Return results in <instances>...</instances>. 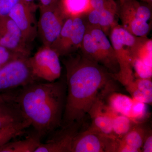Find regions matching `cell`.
<instances>
[{"instance_id":"obj_1","label":"cell","mask_w":152,"mask_h":152,"mask_svg":"<svg viewBox=\"0 0 152 152\" xmlns=\"http://www.w3.org/2000/svg\"><path fill=\"white\" fill-rule=\"evenodd\" d=\"M66 94L62 126L68 127L81 122L101 94L110 86L111 74L81 53L66 56Z\"/></svg>"},{"instance_id":"obj_2","label":"cell","mask_w":152,"mask_h":152,"mask_svg":"<svg viewBox=\"0 0 152 152\" xmlns=\"http://www.w3.org/2000/svg\"><path fill=\"white\" fill-rule=\"evenodd\" d=\"M66 81L34 82L15 94L14 102L41 139L62 126Z\"/></svg>"},{"instance_id":"obj_3","label":"cell","mask_w":152,"mask_h":152,"mask_svg":"<svg viewBox=\"0 0 152 152\" xmlns=\"http://www.w3.org/2000/svg\"><path fill=\"white\" fill-rule=\"evenodd\" d=\"M109 37L119 67L118 72L112 75L125 87L134 80L133 57L147 37L133 35L118 24L112 28Z\"/></svg>"},{"instance_id":"obj_4","label":"cell","mask_w":152,"mask_h":152,"mask_svg":"<svg viewBox=\"0 0 152 152\" xmlns=\"http://www.w3.org/2000/svg\"><path fill=\"white\" fill-rule=\"evenodd\" d=\"M118 15L122 26L129 32L137 37H147L151 28L148 23L152 16L151 6L137 0H126L120 5Z\"/></svg>"},{"instance_id":"obj_5","label":"cell","mask_w":152,"mask_h":152,"mask_svg":"<svg viewBox=\"0 0 152 152\" xmlns=\"http://www.w3.org/2000/svg\"><path fill=\"white\" fill-rule=\"evenodd\" d=\"M60 56L51 47L43 46L35 54L28 58L34 76L45 81H55L61 77V66Z\"/></svg>"},{"instance_id":"obj_6","label":"cell","mask_w":152,"mask_h":152,"mask_svg":"<svg viewBox=\"0 0 152 152\" xmlns=\"http://www.w3.org/2000/svg\"><path fill=\"white\" fill-rule=\"evenodd\" d=\"M28 58H19L0 69V94L38 81L32 72Z\"/></svg>"},{"instance_id":"obj_7","label":"cell","mask_w":152,"mask_h":152,"mask_svg":"<svg viewBox=\"0 0 152 152\" xmlns=\"http://www.w3.org/2000/svg\"><path fill=\"white\" fill-rule=\"evenodd\" d=\"M116 137L91 129L74 134L70 152H115Z\"/></svg>"},{"instance_id":"obj_8","label":"cell","mask_w":152,"mask_h":152,"mask_svg":"<svg viewBox=\"0 0 152 152\" xmlns=\"http://www.w3.org/2000/svg\"><path fill=\"white\" fill-rule=\"evenodd\" d=\"M66 18L58 4L50 8L40 9L37 34L44 46L53 47Z\"/></svg>"},{"instance_id":"obj_9","label":"cell","mask_w":152,"mask_h":152,"mask_svg":"<svg viewBox=\"0 0 152 152\" xmlns=\"http://www.w3.org/2000/svg\"><path fill=\"white\" fill-rule=\"evenodd\" d=\"M37 8L34 3L20 0L8 15L19 28L25 40L30 45L38 34L35 14Z\"/></svg>"},{"instance_id":"obj_10","label":"cell","mask_w":152,"mask_h":152,"mask_svg":"<svg viewBox=\"0 0 152 152\" xmlns=\"http://www.w3.org/2000/svg\"><path fill=\"white\" fill-rule=\"evenodd\" d=\"M0 46L29 57L31 54L30 45L23 37L20 31L8 16L0 17Z\"/></svg>"},{"instance_id":"obj_11","label":"cell","mask_w":152,"mask_h":152,"mask_svg":"<svg viewBox=\"0 0 152 152\" xmlns=\"http://www.w3.org/2000/svg\"><path fill=\"white\" fill-rule=\"evenodd\" d=\"M86 30L99 49L104 61V68L112 75L118 73L119 67L115 53L107 36L102 30L96 27L86 25Z\"/></svg>"},{"instance_id":"obj_12","label":"cell","mask_w":152,"mask_h":152,"mask_svg":"<svg viewBox=\"0 0 152 152\" xmlns=\"http://www.w3.org/2000/svg\"><path fill=\"white\" fill-rule=\"evenodd\" d=\"M118 12L111 10H91L83 17L87 26L99 28L109 36L112 28L118 24Z\"/></svg>"},{"instance_id":"obj_13","label":"cell","mask_w":152,"mask_h":152,"mask_svg":"<svg viewBox=\"0 0 152 152\" xmlns=\"http://www.w3.org/2000/svg\"><path fill=\"white\" fill-rule=\"evenodd\" d=\"M88 114L92 120L91 125L89 129L106 135L114 136L112 131V119L106 111L105 104L101 97L95 102Z\"/></svg>"},{"instance_id":"obj_14","label":"cell","mask_w":152,"mask_h":152,"mask_svg":"<svg viewBox=\"0 0 152 152\" xmlns=\"http://www.w3.org/2000/svg\"><path fill=\"white\" fill-rule=\"evenodd\" d=\"M137 102V101L132 97L116 92L111 94L108 99V105L111 108L118 113L128 117L133 122Z\"/></svg>"},{"instance_id":"obj_15","label":"cell","mask_w":152,"mask_h":152,"mask_svg":"<svg viewBox=\"0 0 152 152\" xmlns=\"http://www.w3.org/2000/svg\"><path fill=\"white\" fill-rule=\"evenodd\" d=\"M73 18L72 26L68 44L66 56L80 50L86 30V24L83 15Z\"/></svg>"},{"instance_id":"obj_16","label":"cell","mask_w":152,"mask_h":152,"mask_svg":"<svg viewBox=\"0 0 152 152\" xmlns=\"http://www.w3.org/2000/svg\"><path fill=\"white\" fill-rule=\"evenodd\" d=\"M75 131L64 133L59 137L53 138L41 143L35 152H70L71 142Z\"/></svg>"},{"instance_id":"obj_17","label":"cell","mask_w":152,"mask_h":152,"mask_svg":"<svg viewBox=\"0 0 152 152\" xmlns=\"http://www.w3.org/2000/svg\"><path fill=\"white\" fill-rule=\"evenodd\" d=\"M41 138L35 133L21 140L10 141L0 148V152H35Z\"/></svg>"},{"instance_id":"obj_18","label":"cell","mask_w":152,"mask_h":152,"mask_svg":"<svg viewBox=\"0 0 152 152\" xmlns=\"http://www.w3.org/2000/svg\"><path fill=\"white\" fill-rule=\"evenodd\" d=\"M58 4L67 18L83 15L92 10L90 0H59Z\"/></svg>"},{"instance_id":"obj_19","label":"cell","mask_w":152,"mask_h":152,"mask_svg":"<svg viewBox=\"0 0 152 152\" xmlns=\"http://www.w3.org/2000/svg\"><path fill=\"white\" fill-rule=\"evenodd\" d=\"M26 120L17 104L8 102L0 109V129Z\"/></svg>"},{"instance_id":"obj_20","label":"cell","mask_w":152,"mask_h":152,"mask_svg":"<svg viewBox=\"0 0 152 152\" xmlns=\"http://www.w3.org/2000/svg\"><path fill=\"white\" fill-rule=\"evenodd\" d=\"M81 53L91 61L99 64L104 67V61L99 49L90 34L87 30L80 49Z\"/></svg>"},{"instance_id":"obj_21","label":"cell","mask_w":152,"mask_h":152,"mask_svg":"<svg viewBox=\"0 0 152 152\" xmlns=\"http://www.w3.org/2000/svg\"><path fill=\"white\" fill-rule=\"evenodd\" d=\"M110 112L113 135L118 138H121L136 123L128 117L118 113L113 109Z\"/></svg>"},{"instance_id":"obj_22","label":"cell","mask_w":152,"mask_h":152,"mask_svg":"<svg viewBox=\"0 0 152 152\" xmlns=\"http://www.w3.org/2000/svg\"><path fill=\"white\" fill-rule=\"evenodd\" d=\"M73 17L66 18L57 40L52 47L60 56H66L72 26Z\"/></svg>"},{"instance_id":"obj_23","label":"cell","mask_w":152,"mask_h":152,"mask_svg":"<svg viewBox=\"0 0 152 152\" xmlns=\"http://www.w3.org/2000/svg\"><path fill=\"white\" fill-rule=\"evenodd\" d=\"M30 126L29 122L25 120L0 129V148L10 141L12 139L21 135Z\"/></svg>"},{"instance_id":"obj_24","label":"cell","mask_w":152,"mask_h":152,"mask_svg":"<svg viewBox=\"0 0 152 152\" xmlns=\"http://www.w3.org/2000/svg\"><path fill=\"white\" fill-rule=\"evenodd\" d=\"M147 131L140 125L135 124L122 138L124 141L142 151V147Z\"/></svg>"},{"instance_id":"obj_25","label":"cell","mask_w":152,"mask_h":152,"mask_svg":"<svg viewBox=\"0 0 152 152\" xmlns=\"http://www.w3.org/2000/svg\"><path fill=\"white\" fill-rule=\"evenodd\" d=\"M136 59L152 67V39L147 37L140 45L133 57V61Z\"/></svg>"},{"instance_id":"obj_26","label":"cell","mask_w":152,"mask_h":152,"mask_svg":"<svg viewBox=\"0 0 152 152\" xmlns=\"http://www.w3.org/2000/svg\"><path fill=\"white\" fill-rule=\"evenodd\" d=\"M133 70L134 71V76L137 78H152V67L147 65L138 59L133 60Z\"/></svg>"},{"instance_id":"obj_27","label":"cell","mask_w":152,"mask_h":152,"mask_svg":"<svg viewBox=\"0 0 152 152\" xmlns=\"http://www.w3.org/2000/svg\"><path fill=\"white\" fill-rule=\"evenodd\" d=\"M26 57L0 46V69L14 60Z\"/></svg>"},{"instance_id":"obj_28","label":"cell","mask_w":152,"mask_h":152,"mask_svg":"<svg viewBox=\"0 0 152 152\" xmlns=\"http://www.w3.org/2000/svg\"><path fill=\"white\" fill-rule=\"evenodd\" d=\"M133 83L138 90L152 99V78H137L134 79Z\"/></svg>"},{"instance_id":"obj_29","label":"cell","mask_w":152,"mask_h":152,"mask_svg":"<svg viewBox=\"0 0 152 152\" xmlns=\"http://www.w3.org/2000/svg\"><path fill=\"white\" fill-rule=\"evenodd\" d=\"M92 10H111L118 11V7L114 0H90Z\"/></svg>"},{"instance_id":"obj_30","label":"cell","mask_w":152,"mask_h":152,"mask_svg":"<svg viewBox=\"0 0 152 152\" xmlns=\"http://www.w3.org/2000/svg\"><path fill=\"white\" fill-rule=\"evenodd\" d=\"M20 0H0V17L8 15L12 8Z\"/></svg>"},{"instance_id":"obj_31","label":"cell","mask_w":152,"mask_h":152,"mask_svg":"<svg viewBox=\"0 0 152 152\" xmlns=\"http://www.w3.org/2000/svg\"><path fill=\"white\" fill-rule=\"evenodd\" d=\"M140 152L141 151L131 146L121 139L117 138L115 152Z\"/></svg>"},{"instance_id":"obj_32","label":"cell","mask_w":152,"mask_h":152,"mask_svg":"<svg viewBox=\"0 0 152 152\" xmlns=\"http://www.w3.org/2000/svg\"><path fill=\"white\" fill-rule=\"evenodd\" d=\"M142 151L144 152H152V135L151 131L147 132L144 139L142 147Z\"/></svg>"},{"instance_id":"obj_33","label":"cell","mask_w":152,"mask_h":152,"mask_svg":"<svg viewBox=\"0 0 152 152\" xmlns=\"http://www.w3.org/2000/svg\"><path fill=\"white\" fill-rule=\"evenodd\" d=\"M40 9L50 8L56 6L58 4L59 0H39Z\"/></svg>"},{"instance_id":"obj_34","label":"cell","mask_w":152,"mask_h":152,"mask_svg":"<svg viewBox=\"0 0 152 152\" xmlns=\"http://www.w3.org/2000/svg\"><path fill=\"white\" fill-rule=\"evenodd\" d=\"M15 94L10 92L0 94V102H13Z\"/></svg>"},{"instance_id":"obj_35","label":"cell","mask_w":152,"mask_h":152,"mask_svg":"<svg viewBox=\"0 0 152 152\" xmlns=\"http://www.w3.org/2000/svg\"><path fill=\"white\" fill-rule=\"evenodd\" d=\"M141 1L144 2L148 4L149 5L152 6V0H141Z\"/></svg>"},{"instance_id":"obj_36","label":"cell","mask_w":152,"mask_h":152,"mask_svg":"<svg viewBox=\"0 0 152 152\" xmlns=\"http://www.w3.org/2000/svg\"><path fill=\"white\" fill-rule=\"evenodd\" d=\"M7 102H0V109L3 107Z\"/></svg>"},{"instance_id":"obj_37","label":"cell","mask_w":152,"mask_h":152,"mask_svg":"<svg viewBox=\"0 0 152 152\" xmlns=\"http://www.w3.org/2000/svg\"><path fill=\"white\" fill-rule=\"evenodd\" d=\"M24 1L26 2L27 3H33L34 1V0H23Z\"/></svg>"},{"instance_id":"obj_38","label":"cell","mask_w":152,"mask_h":152,"mask_svg":"<svg viewBox=\"0 0 152 152\" xmlns=\"http://www.w3.org/2000/svg\"><path fill=\"white\" fill-rule=\"evenodd\" d=\"M126 1V0H119L120 2V5L122 4L124 2Z\"/></svg>"}]
</instances>
